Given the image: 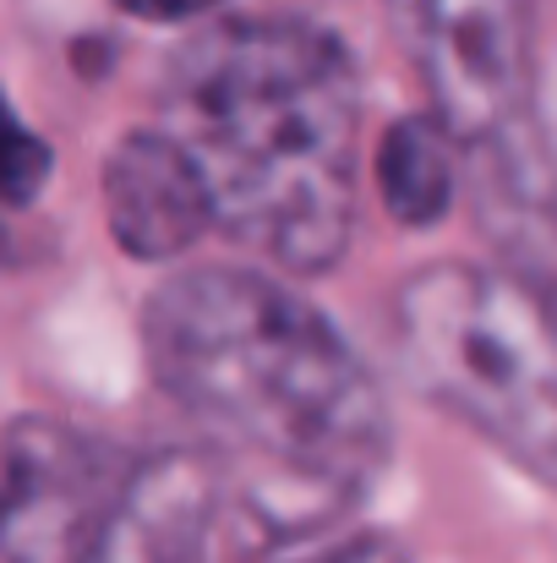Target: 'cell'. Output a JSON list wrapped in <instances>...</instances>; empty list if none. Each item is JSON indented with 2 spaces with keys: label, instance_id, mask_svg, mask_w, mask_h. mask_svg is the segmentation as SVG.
<instances>
[{
  "label": "cell",
  "instance_id": "obj_1",
  "mask_svg": "<svg viewBox=\"0 0 557 563\" xmlns=\"http://www.w3.org/2000/svg\"><path fill=\"white\" fill-rule=\"evenodd\" d=\"M154 383L208 438L241 520L279 553L323 542L388 471L393 416L345 334L285 279L191 268L143 307Z\"/></svg>",
  "mask_w": 557,
  "mask_h": 563
},
{
  "label": "cell",
  "instance_id": "obj_2",
  "mask_svg": "<svg viewBox=\"0 0 557 563\" xmlns=\"http://www.w3.org/2000/svg\"><path fill=\"white\" fill-rule=\"evenodd\" d=\"M159 132L176 137L230 241L290 274H328L356 230L361 77L307 16H213L159 77Z\"/></svg>",
  "mask_w": 557,
  "mask_h": 563
},
{
  "label": "cell",
  "instance_id": "obj_3",
  "mask_svg": "<svg viewBox=\"0 0 557 563\" xmlns=\"http://www.w3.org/2000/svg\"><path fill=\"white\" fill-rule=\"evenodd\" d=\"M399 373L557 493V323L503 268L426 263L388 301Z\"/></svg>",
  "mask_w": 557,
  "mask_h": 563
},
{
  "label": "cell",
  "instance_id": "obj_4",
  "mask_svg": "<svg viewBox=\"0 0 557 563\" xmlns=\"http://www.w3.org/2000/svg\"><path fill=\"white\" fill-rule=\"evenodd\" d=\"M382 11L459 154L536 126L531 0H382Z\"/></svg>",
  "mask_w": 557,
  "mask_h": 563
},
{
  "label": "cell",
  "instance_id": "obj_5",
  "mask_svg": "<svg viewBox=\"0 0 557 563\" xmlns=\"http://www.w3.org/2000/svg\"><path fill=\"white\" fill-rule=\"evenodd\" d=\"M110 493V454L44 416L5 427V563H71L99 531Z\"/></svg>",
  "mask_w": 557,
  "mask_h": 563
},
{
  "label": "cell",
  "instance_id": "obj_6",
  "mask_svg": "<svg viewBox=\"0 0 557 563\" xmlns=\"http://www.w3.org/2000/svg\"><path fill=\"white\" fill-rule=\"evenodd\" d=\"M476 224L498 268L557 323V165L536 126L465 154Z\"/></svg>",
  "mask_w": 557,
  "mask_h": 563
},
{
  "label": "cell",
  "instance_id": "obj_7",
  "mask_svg": "<svg viewBox=\"0 0 557 563\" xmlns=\"http://www.w3.org/2000/svg\"><path fill=\"white\" fill-rule=\"evenodd\" d=\"M219 493V465L202 449L148 454L115 487V504L71 563H202Z\"/></svg>",
  "mask_w": 557,
  "mask_h": 563
},
{
  "label": "cell",
  "instance_id": "obj_8",
  "mask_svg": "<svg viewBox=\"0 0 557 563\" xmlns=\"http://www.w3.org/2000/svg\"><path fill=\"white\" fill-rule=\"evenodd\" d=\"M104 219L121 252L143 263H170L186 246L213 230V197L202 187L197 165L186 159L176 137L154 132H126L110 159H104Z\"/></svg>",
  "mask_w": 557,
  "mask_h": 563
},
{
  "label": "cell",
  "instance_id": "obj_9",
  "mask_svg": "<svg viewBox=\"0 0 557 563\" xmlns=\"http://www.w3.org/2000/svg\"><path fill=\"white\" fill-rule=\"evenodd\" d=\"M459 176H465V154H459L454 132L437 115H404L377 143L382 208L410 230H426L454 208Z\"/></svg>",
  "mask_w": 557,
  "mask_h": 563
},
{
  "label": "cell",
  "instance_id": "obj_10",
  "mask_svg": "<svg viewBox=\"0 0 557 563\" xmlns=\"http://www.w3.org/2000/svg\"><path fill=\"white\" fill-rule=\"evenodd\" d=\"M268 563H404V548L382 531H350V537H323V542L274 553Z\"/></svg>",
  "mask_w": 557,
  "mask_h": 563
},
{
  "label": "cell",
  "instance_id": "obj_11",
  "mask_svg": "<svg viewBox=\"0 0 557 563\" xmlns=\"http://www.w3.org/2000/svg\"><path fill=\"white\" fill-rule=\"evenodd\" d=\"M49 165H55L49 143L16 121V126H11V148H5V202H11V208H27V202L38 197V187H44Z\"/></svg>",
  "mask_w": 557,
  "mask_h": 563
},
{
  "label": "cell",
  "instance_id": "obj_12",
  "mask_svg": "<svg viewBox=\"0 0 557 563\" xmlns=\"http://www.w3.org/2000/svg\"><path fill=\"white\" fill-rule=\"evenodd\" d=\"M115 5L143 16V22H197V16L219 11L224 0H115Z\"/></svg>",
  "mask_w": 557,
  "mask_h": 563
}]
</instances>
